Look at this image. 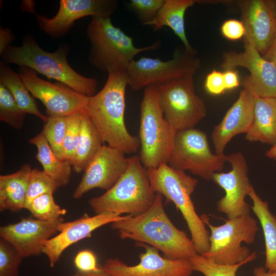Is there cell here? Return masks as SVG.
<instances>
[{"mask_svg":"<svg viewBox=\"0 0 276 276\" xmlns=\"http://www.w3.org/2000/svg\"><path fill=\"white\" fill-rule=\"evenodd\" d=\"M204 86L206 90L212 95H220L226 90L223 73L213 70L206 77Z\"/></svg>","mask_w":276,"mask_h":276,"instance_id":"obj_39","label":"cell"},{"mask_svg":"<svg viewBox=\"0 0 276 276\" xmlns=\"http://www.w3.org/2000/svg\"><path fill=\"white\" fill-rule=\"evenodd\" d=\"M195 54L186 49H178L172 58L167 61L145 57L133 60L126 69L128 85L137 90L149 85L157 86L177 79L193 76L201 65L200 60Z\"/></svg>","mask_w":276,"mask_h":276,"instance_id":"obj_10","label":"cell"},{"mask_svg":"<svg viewBox=\"0 0 276 276\" xmlns=\"http://www.w3.org/2000/svg\"><path fill=\"white\" fill-rule=\"evenodd\" d=\"M157 88L164 117L177 132L194 128L206 116L203 100L195 93L193 76L174 80Z\"/></svg>","mask_w":276,"mask_h":276,"instance_id":"obj_11","label":"cell"},{"mask_svg":"<svg viewBox=\"0 0 276 276\" xmlns=\"http://www.w3.org/2000/svg\"><path fill=\"white\" fill-rule=\"evenodd\" d=\"M177 131L164 117L157 86L144 88L140 104V158L146 169L168 164Z\"/></svg>","mask_w":276,"mask_h":276,"instance_id":"obj_7","label":"cell"},{"mask_svg":"<svg viewBox=\"0 0 276 276\" xmlns=\"http://www.w3.org/2000/svg\"><path fill=\"white\" fill-rule=\"evenodd\" d=\"M226 162L231 165L228 172H216L212 180L222 188L225 195L216 204L217 210L232 219L250 214L251 206L245 201L252 185L248 175L246 159L241 152L226 155Z\"/></svg>","mask_w":276,"mask_h":276,"instance_id":"obj_14","label":"cell"},{"mask_svg":"<svg viewBox=\"0 0 276 276\" xmlns=\"http://www.w3.org/2000/svg\"><path fill=\"white\" fill-rule=\"evenodd\" d=\"M223 76L226 90L237 87L240 84L237 70H226L223 72Z\"/></svg>","mask_w":276,"mask_h":276,"instance_id":"obj_40","label":"cell"},{"mask_svg":"<svg viewBox=\"0 0 276 276\" xmlns=\"http://www.w3.org/2000/svg\"><path fill=\"white\" fill-rule=\"evenodd\" d=\"M104 142L91 120L84 111L81 121L79 141L72 164L76 173L84 171Z\"/></svg>","mask_w":276,"mask_h":276,"instance_id":"obj_26","label":"cell"},{"mask_svg":"<svg viewBox=\"0 0 276 276\" xmlns=\"http://www.w3.org/2000/svg\"><path fill=\"white\" fill-rule=\"evenodd\" d=\"M84 111L67 117V127L63 143L64 155V160L72 165L79 141L81 121Z\"/></svg>","mask_w":276,"mask_h":276,"instance_id":"obj_35","label":"cell"},{"mask_svg":"<svg viewBox=\"0 0 276 276\" xmlns=\"http://www.w3.org/2000/svg\"><path fill=\"white\" fill-rule=\"evenodd\" d=\"M254 106L253 94L243 88L222 121L213 128L211 137L216 154H223L235 136L249 131L254 120Z\"/></svg>","mask_w":276,"mask_h":276,"instance_id":"obj_21","label":"cell"},{"mask_svg":"<svg viewBox=\"0 0 276 276\" xmlns=\"http://www.w3.org/2000/svg\"><path fill=\"white\" fill-rule=\"evenodd\" d=\"M14 38V35L10 29L8 28L3 29L1 27L0 29V54L1 55L9 46V44Z\"/></svg>","mask_w":276,"mask_h":276,"instance_id":"obj_41","label":"cell"},{"mask_svg":"<svg viewBox=\"0 0 276 276\" xmlns=\"http://www.w3.org/2000/svg\"><path fill=\"white\" fill-rule=\"evenodd\" d=\"M59 188L57 183L43 171L33 169L31 172L25 202L27 209L37 197L48 193H54Z\"/></svg>","mask_w":276,"mask_h":276,"instance_id":"obj_33","label":"cell"},{"mask_svg":"<svg viewBox=\"0 0 276 276\" xmlns=\"http://www.w3.org/2000/svg\"><path fill=\"white\" fill-rule=\"evenodd\" d=\"M71 276H114L106 271L101 267V269L97 271L82 272L78 270Z\"/></svg>","mask_w":276,"mask_h":276,"instance_id":"obj_43","label":"cell"},{"mask_svg":"<svg viewBox=\"0 0 276 276\" xmlns=\"http://www.w3.org/2000/svg\"><path fill=\"white\" fill-rule=\"evenodd\" d=\"M146 170L154 192L162 195L167 201L172 202L181 213L197 253L206 252L210 246V234L191 199L198 180L168 164Z\"/></svg>","mask_w":276,"mask_h":276,"instance_id":"obj_4","label":"cell"},{"mask_svg":"<svg viewBox=\"0 0 276 276\" xmlns=\"http://www.w3.org/2000/svg\"><path fill=\"white\" fill-rule=\"evenodd\" d=\"M226 162L224 153L217 154L211 151L205 133L193 128L176 132L168 164L211 180L214 173L222 170Z\"/></svg>","mask_w":276,"mask_h":276,"instance_id":"obj_9","label":"cell"},{"mask_svg":"<svg viewBox=\"0 0 276 276\" xmlns=\"http://www.w3.org/2000/svg\"><path fill=\"white\" fill-rule=\"evenodd\" d=\"M155 197L146 168L139 156L133 155L128 157V167L118 181L88 203L96 214L110 213L135 216L150 208Z\"/></svg>","mask_w":276,"mask_h":276,"instance_id":"obj_5","label":"cell"},{"mask_svg":"<svg viewBox=\"0 0 276 276\" xmlns=\"http://www.w3.org/2000/svg\"><path fill=\"white\" fill-rule=\"evenodd\" d=\"M18 71L31 95L45 106L48 117H67L84 111L89 97L61 82L44 80L30 67L20 66Z\"/></svg>","mask_w":276,"mask_h":276,"instance_id":"obj_12","label":"cell"},{"mask_svg":"<svg viewBox=\"0 0 276 276\" xmlns=\"http://www.w3.org/2000/svg\"><path fill=\"white\" fill-rule=\"evenodd\" d=\"M266 155L269 158L276 160V143L266 152Z\"/></svg>","mask_w":276,"mask_h":276,"instance_id":"obj_45","label":"cell"},{"mask_svg":"<svg viewBox=\"0 0 276 276\" xmlns=\"http://www.w3.org/2000/svg\"><path fill=\"white\" fill-rule=\"evenodd\" d=\"M0 83L11 93L16 102L26 113L35 115L46 123L49 117L37 107L34 97L27 88L18 73L14 72L6 64L1 62Z\"/></svg>","mask_w":276,"mask_h":276,"instance_id":"obj_28","label":"cell"},{"mask_svg":"<svg viewBox=\"0 0 276 276\" xmlns=\"http://www.w3.org/2000/svg\"><path fill=\"white\" fill-rule=\"evenodd\" d=\"M200 217L211 231L210 248L201 255L221 265L238 264L250 257L251 251L242 243H253L259 230L256 220L250 215L225 220L219 226L212 225L205 214Z\"/></svg>","mask_w":276,"mask_h":276,"instance_id":"obj_8","label":"cell"},{"mask_svg":"<svg viewBox=\"0 0 276 276\" xmlns=\"http://www.w3.org/2000/svg\"><path fill=\"white\" fill-rule=\"evenodd\" d=\"M263 57L276 67V36L266 54Z\"/></svg>","mask_w":276,"mask_h":276,"instance_id":"obj_42","label":"cell"},{"mask_svg":"<svg viewBox=\"0 0 276 276\" xmlns=\"http://www.w3.org/2000/svg\"><path fill=\"white\" fill-rule=\"evenodd\" d=\"M196 2L194 0H164L155 17L145 26H151L154 31L165 26L169 27L181 40L186 50L195 54L186 36L184 17L187 9Z\"/></svg>","mask_w":276,"mask_h":276,"instance_id":"obj_24","label":"cell"},{"mask_svg":"<svg viewBox=\"0 0 276 276\" xmlns=\"http://www.w3.org/2000/svg\"><path fill=\"white\" fill-rule=\"evenodd\" d=\"M127 85L126 71L109 73L102 89L89 97L84 108L104 143L125 154L135 153L140 148L139 137L129 133L125 122Z\"/></svg>","mask_w":276,"mask_h":276,"instance_id":"obj_2","label":"cell"},{"mask_svg":"<svg viewBox=\"0 0 276 276\" xmlns=\"http://www.w3.org/2000/svg\"><path fill=\"white\" fill-rule=\"evenodd\" d=\"M29 142L37 147L36 158L42 165L43 171L52 178L59 188L68 185L72 165L66 160H61L55 155L42 132L30 139Z\"/></svg>","mask_w":276,"mask_h":276,"instance_id":"obj_27","label":"cell"},{"mask_svg":"<svg viewBox=\"0 0 276 276\" xmlns=\"http://www.w3.org/2000/svg\"><path fill=\"white\" fill-rule=\"evenodd\" d=\"M26 114L9 90L0 83V121L19 130L24 125Z\"/></svg>","mask_w":276,"mask_h":276,"instance_id":"obj_31","label":"cell"},{"mask_svg":"<svg viewBox=\"0 0 276 276\" xmlns=\"http://www.w3.org/2000/svg\"><path fill=\"white\" fill-rule=\"evenodd\" d=\"M74 262L78 270L82 272L97 271L101 268L98 266L97 257L95 254L88 249L78 252Z\"/></svg>","mask_w":276,"mask_h":276,"instance_id":"obj_37","label":"cell"},{"mask_svg":"<svg viewBox=\"0 0 276 276\" xmlns=\"http://www.w3.org/2000/svg\"><path fill=\"white\" fill-rule=\"evenodd\" d=\"M118 149L103 145L84 170L73 196L81 198L91 189L108 190L121 178L128 165V157Z\"/></svg>","mask_w":276,"mask_h":276,"instance_id":"obj_18","label":"cell"},{"mask_svg":"<svg viewBox=\"0 0 276 276\" xmlns=\"http://www.w3.org/2000/svg\"><path fill=\"white\" fill-rule=\"evenodd\" d=\"M126 216L110 213L96 214L93 216L84 214L75 220L63 222L58 225L59 234L43 243L42 253L47 256L50 266L53 267L70 246L90 237L92 233L98 228L123 219Z\"/></svg>","mask_w":276,"mask_h":276,"instance_id":"obj_20","label":"cell"},{"mask_svg":"<svg viewBox=\"0 0 276 276\" xmlns=\"http://www.w3.org/2000/svg\"><path fill=\"white\" fill-rule=\"evenodd\" d=\"M53 193L42 194L32 200L27 210L35 219L51 221L61 217L66 214V211L58 205L55 201Z\"/></svg>","mask_w":276,"mask_h":276,"instance_id":"obj_32","label":"cell"},{"mask_svg":"<svg viewBox=\"0 0 276 276\" xmlns=\"http://www.w3.org/2000/svg\"><path fill=\"white\" fill-rule=\"evenodd\" d=\"M67 117H49L41 131L55 155L63 161L65 160L63 143Z\"/></svg>","mask_w":276,"mask_h":276,"instance_id":"obj_30","label":"cell"},{"mask_svg":"<svg viewBox=\"0 0 276 276\" xmlns=\"http://www.w3.org/2000/svg\"><path fill=\"white\" fill-rule=\"evenodd\" d=\"M69 48L67 44H62L55 52H49L40 47L33 36L26 35L21 45H10L1 56L2 62L6 64L30 67L79 93L88 97L95 95L97 80L79 74L70 65L67 60Z\"/></svg>","mask_w":276,"mask_h":276,"instance_id":"obj_3","label":"cell"},{"mask_svg":"<svg viewBox=\"0 0 276 276\" xmlns=\"http://www.w3.org/2000/svg\"><path fill=\"white\" fill-rule=\"evenodd\" d=\"M52 18L36 14L39 28L55 39L65 35L76 20L87 16L110 17L118 7L116 0H61Z\"/></svg>","mask_w":276,"mask_h":276,"instance_id":"obj_15","label":"cell"},{"mask_svg":"<svg viewBox=\"0 0 276 276\" xmlns=\"http://www.w3.org/2000/svg\"><path fill=\"white\" fill-rule=\"evenodd\" d=\"M28 164L16 172L0 176V211L17 212L25 209V202L31 172Z\"/></svg>","mask_w":276,"mask_h":276,"instance_id":"obj_23","label":"cell"},{"mask_svg":"<svg viewBox=\"0 0 276 276\" xmlns=\"http://www.w3.org/2000/svg\"><path fill=\"white\" fill-rule=\"evenodd\" d=\"M274 3H275V9H276V0H274Z\"/></svg>","mask_w":276,"mask_h":276,"instance_id":"obj_46","label":"cell"},{"mask_svg":"<svg viewBox=\"0 0 276 276\" xmlns=\"http://www.w3.org/2000/svg\"><path fill=\"white\" fill-rule=\"evenodd\" d=\"M255 98L254 120L245 140L271 145L276 143V98Z\"/></svg>","mask_w":276,"mask_h":276,"instance_id":"obj_22","label":"cell"},{"mask_svg":"<svg viewBox=\"0 0 276 276\" xmlns=\"http://www.w3.org/2000/svg\"><path fill=\"white\" fill-rule=\"evenodd\" d=\"M23 258L8 241L0 239V276H18Z\"/></svg>","mask_w":276,"mask_h":276,"instance_id":"obj_34","label":"cell"},{"mask_svg":"<svg viewBox=\"0 0 276 276\" xmlns=\"http://www.w3.org/2000/svg\"><path fill=\"white\" fill-rule=\"evenodd\" d=\"M248 196L252 205L251 209L262 226L265 245L264 267L269 272L276 271V215L270 211L267 201L262 200L252 186Z\"/></svg>","mask_w":276,"mask_h":276,"instance_id":"obj_25","label":"cell"},{"mask_svg":"<svg viewBox=\"0 0 276 276\" xmlns=\"http://www.w3.org/2000/svg\"><path fill=\"white\" fill-rule=\"evenodd\" d=\"M221 32L223 36L231 40H239L244 37L245 29L243 22L237 19H228L221 25Z\"/></svg>","mask_w":276,"mask_h":276,"instance_id":"obj_38","label":"cell"},{"mask_svg":"<svg viewBox=\"0 0 276 276\" xmlns=\"http://www.w3.org/2000/svg\"><path fill=\"white\" fill-rule=\"evenodd\" d=\"M90 43L88 60L103 73L126 71L138 54L158 48L160 41L145 47L136 48L131 37L114 26L110 17L93 16L87 28Z\"/></svg>","mask_w":276,"mask_h":276,"instance_id":"obj_6","label":"cell"},{"mask_svg":"<svg viewBox=\"0 0 276 276\" xmlns=\"http://www.w3.org/2000/svg\"><path fill=\"white\" fill-rule=\"evenodd\" d=\"M122 239L134 241L136 245L145 244L155 247L171 260L188 259L197 255L194 244L185 232L177 228L168 216L163 196L156 193L152 205L135 216L127 215L111 223Z\"/></svg>","mask_w":276,"mask_h":276,"instance_id":"obj_1","label":"cell"},{"mask_svg":"<svg viewBox=\"0 0 276 276\" xmlns=\"http://www.w3.org/2000/svg\"><path fill=\"white\" fill-rule=\"evenodd\" d=\"M238 4L245 29L243 39L264 56L276 36L274 0H242Z\"/></svg>","mask_w":276,"mask_h":276,"instance_id":"obj_17","label":"cell"},{"mask_svg":"<svg viewBox=\"0 0 276 276\" xmlns=\"http://www.w3.org/2000/svg\"><path fill=\"white\" fill-rule=\"evenodd\" d=\"M164 0H130L129 6L146 25L155 17Z\"/></svg>","mask_w":276,"mask_h":276,"instance_id":"obj_36","label":"cell"},{"mask_svg":"<svg viewBox=\"0 0 276 276\" xmlns=\"http://www.w3.org/2000/svg\"><path fill=\"white\" fill-rule=\"evenodd\" d=\"M62 217L51 221L23 218L18 222L0 227L1 238L8 241L23 258L42 253L43 243L58 232Z\"/></svg>","mask_w":276,"mask_h":276,"instance_id":"obj_19","label":"cell"},{"mask_svg":"<svg viewBox=\"0 0 276 276\" xmlns=\"http://www.w3.org/2000/svg\"><path fill=\"white\" fill-rule=\"evenodd\" d=\"M255 276H276V271H268L264 267H258L254 269Z\"/></svg>","mask_w":276,"mask_h":276,"instance_id":"obj_44","label":"cell"},{"mask_svg":"<svg viewBox=\"0 0 276 276\" xmlns=\"http://www.w3.org/2000/svg\"><path fill=\"white\" fill-rule=\"evenodd\" d=\"M145 248L140 255V262L128 265L118 258L106 260L102 269L114 276H191L193 272L189 260H171L162 257L158 250L150 245H137Z\"/></svg>","mask_w":276,"mask_h":276,"instance_id":"obj_16","label":"cell"},{"mask_svg":"<svg viewBox=\"0 0 276 276\" xmlns=\"http://www.w3.org/2000/svg\"><path fill=\"white\" fill-rule=\"evenodd\" d=\"M257 257V255L254 252L245 260L233 265L218 264L198 254L189 260L193 271L200 272L204 276H236L240 267L254 261Z\"/></svg>","mask_w":276,"mask_h":276,"instance_id":"obj_29","label":"cell"},{"mask_svg":"<svg viewBox=\"0 0 276 276\" xmlns=\"http://www.w3.org/2000/svg\"><path fill=\"white\" fill-rule=\"evenodd\" d=\"M244 50L241 53L234 51L222 55L221 67L234 70L240 66L249 70L241 85L253 95L261 98H276V67L264 59L259 52L244 39Z\"/></svg>","mask_w":276,"mask_h":276,"instance_id":"obj_13","label":"cell"}]
</instances>
